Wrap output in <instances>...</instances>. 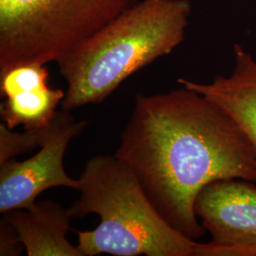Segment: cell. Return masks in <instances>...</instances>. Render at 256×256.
I'll return each instance as SVG.
<instances>
[{
  "label": "cell",
  "mask_w": 256,
  "mask_h": 256,
  "mask_svg": "<svg viewBox=\"0 0 256 256\" xmlns=\"http://www.w3.org/2000/svg\"><path fill=\"white\" fill-rule=\"evenodd\" d=\"M115 156L135 174L165 221L194 240L205 234L194 212L209 183H256V154L238 124L208 98L183 86L138 94Z\"/></svg>",
  "instance_id": "obj_1"
},
{
  "label": "cell",
  "mask_w": 256,
  "mask_h": 256,
  "mask_svg": "<svg viewBox=\"0 0 256 256\" xmlns=\"http://www.w3.org/2000/svg\"><path fill=\"white\" fill-rule=\"evenodd\" d=\"M190 0H138L56 63L68 88L62 110L104 101L122 82L182 43Z\"/></svg>",
  "instance_id": "obj_2"
},
{
  "label": "cell",
  "mask_w": 256,
  "mask_h": 256,
  "mask_svg": "<svg viewBox=\"0 0 256 256\" xmlns=\"http://www.w3.org/2000/svg\"><path fill=\"white\" fill-rule=\"evenodd\" d=\"M78 180L80 196L70 207L72 218L100 216L95 229L76 230L82 256H194L196 241L165 221L116 156H92Z\"/></svg>",
  "instance_id": "obj_3"
},
{
  "label": "cell",
  "mask_w": 256,
  "mask_h": 256,
  "mask_svg": "<svg viewBox=\"0 0 256 256\" xmlns=\"http://www.w3.org/2000/svg\"><path fill=\"white\" fill-rule=\"evenodd\" d=\"M138 0H0V74L57 62Z\"/></svg>",
  "instance_id": "obj_4"
},
{
  "label": "cell",
  "mask_w": 256,
  "mask_h": 256,
  "mask_svg": "<svg viewBox=\"0 0 256 256\" xmlns=\"http://www.w3.org/2000/svg\"><path fill=\"white\" fill-rule=\"evenodd\" d=\"M88 126L70 111L60 110L48 126L40 150L23 162L14 158L0 165V212L32 207L41 192L52 187L78 190L79 180L66 174L64 156L70 142Z\"/></svg>",
  "instance_id": "obj_5"
},
{
  "label": "cell",
  "mask_w": 256,
  "mask_h": 256,
  "mask_svg": "<svg viewBox=\"0 0 256 256\" xmlns=\"http://www.w3.org/2000/svg\"><path fill=\"white\" fill-rule=\"evenodd\" d=\"M194 212L202 226L220 245H256V182L218 180L198 194Z\"/></svg>",
  "instance_id": "obj_6"
},
{
  "label": "cell",
  "mask_w": 256,
  "mask_h": 256,
  "mask_svg": "<svg viewBox=\"0 0 256 256\" xmlns=\"http://www.w3.org/2000/svg\"><path fill=\"white\" fill-rule=\"evenodd\" d=\"M234 54V68L228 76L218 75L208 84L185 78L178 82L224 110L245 133L256 154V59L238 44Z\"/></svg>",
  "instance_id": "obj_7"
},
{
  "label": "cell",
  "mask_w": 256,
  "mask_h": 256,
  "mask_svg": "<svg viewBox=\"0 0 256 256\" xmlns=\"http://www.w3.org/2000/svg\"><path fill=\"white\" fill-rule=\"evenodd\" d=\"M23 243L28 256H84L68 240L72 214L59 202L41 200L30 209L3 214Z\"/></svg>",
  "instance_id": "obj_8"
},
{
  "label": "cell",
  "mask_w": 256,
  "mask_h": 256,
  "mask_svg": "<svg viewBox=\"0 0 256 256\" xmlns=\"http://www.w3.org/2000/svg\"><path fill=\"white\" fill-rule=\"evenodd\" d=\"M64 95L63 90L52 88L48 84L14 93L1 104V118L10 129L18 126L25 130L46 128L54 119Z\"/></svg>",
  "instance_id": "obj_9"
},
{
  "label": "cell",
  "mask_w": 256,
  "mask_h": 256,
  "mask_svg": "<svg viewBox=\"0 0 256 256\" xmlns=\"http://www.w3.org/2000/svg\"><path fill=\"white\" fill-rule=\"evenodd\" d=\"M48 126L37 130L24 129V132H16L2 122L0 124V165L41 146L46 138Z\"/></svg>",
  "instance_id": "obj_10"
},
{
  "label": "cell",
  "mask_w": 256,
  "mask_h": 256,
  "mask_svg": "<svg viewBox=\"0 0 256 256\" xmlns=\"http://www.w3.org/2000/svg\"><path fill=\"white\" fill-rule=\"evenodd\" d=\"M24 248L16 230L7 220L2 218L0 222V256H20Z\"/></svg>",
  "instance_id": "obj_11"
}]
</instances>
